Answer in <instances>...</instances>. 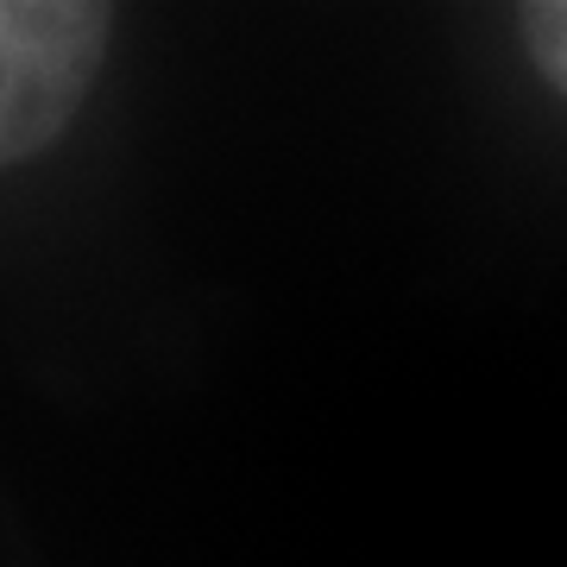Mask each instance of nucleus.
Returning <instances> with one entry per match:
<instances>
[{"label": "nucleus", "instance_id": "obj_1", "mask_svg": "<svg viewBox=\"0 0 567 567\" xmlns=\"http://www.w3.org/2000/svg\"><path fill=\"white\" fill-rule=\"evenodd\" d=\"M107 7L0 0V164L32 158L82 107L107 51Z\"/></svg>", "mask_w": 567, "mask_h": 567}, {"label": "nucleus", "instance_id": "obj_2", "mask_svg": "<svg viewBox=\"0 0 567 567\" xmlns=\"http://www.w3.org/2000/svg\"><path fill=\"white\" fill-rule=\"evenodd\" d=\"M524 44H529V58H536V70L567 95V0L529 7L524 13Z\"/></svg>", "mask_w": 567, "mask_h": 567}]
</instances>
